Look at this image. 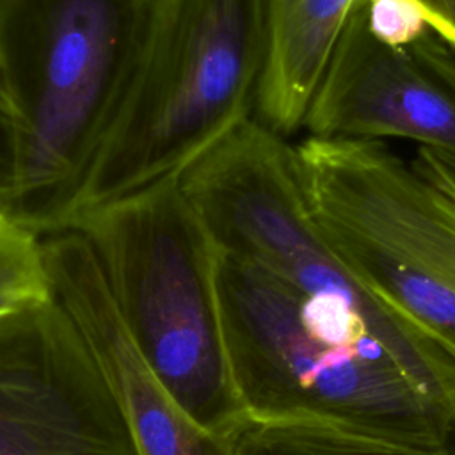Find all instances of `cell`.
<instances>
[{
	"label": "cell",
	"instance_id": "1",
	"mask_svg": "<svg viewBox=\"0 0 455 455\" xmlns=\"http://www.w3.org/2000/svg\"><path fill=\"white\" fill-rule=\"evenodd\" d=\"M217 295L249 419H329L455 455V418L352 311L220 252Z\"/></svg>",
	"mask_w": 455,
	"mask_h": 455
},
{
	"label": "cell",
	"instance_id": "2",
	"mask_svg": "<svg viewBox=\"0 0 455 455\" xmlns=\"http://www.w3.org/2000/svg\"><path fill=\"white\" fill-rule=\"evenodd\" d=\"M156 0H0V76L21 139L11 215L64 231L124 105Z\"/></svg>",
	"mask_w": 455,
	"mask_h": 455
},
{
	"label": "cell",
	"instance_id": "3",
	"mask_svg": "<svg viewBox=\"0 0 455 455\" xmlns=\"http://www.w3.org/2000/svg\"><path fill=\"white\" fill-rule=\"evenodd\" d=\"M135 347L181 409L231 439L247 419L224 341L219 251L180 178L78 213Z\"/></svg>",
	"mask_w": 455,
	"mask_h": 455
},
{
	"label": "cell",
	"instance_id": "4",
	"mask_svg": "<svg viewBox=\"0 0 455 455\" xmlns=\"http://www.w3.org/2000/svg\"><path fill=\"white\" fill-rule=\"evenodd\" d=\"M265 53L267 0H156L139 68L76 215L180 178L249 121Z\"/></svg>",
	"mask_w": 455,
	"mask_h": 455
},
{
	"label": "cell",
	"instance_id": "5",
	"mask_svg": "<svg viewBox=\"0 0 455 455\" xmlns=\"http://www.w3.org/2000/svg\"><path fill=\"white\" fill-rule=\"evenodd\" d=\"M180 187L220 254L352 311L411 380L455 418V354L370 290L331 249L309 213L295 148L283 135L249 119L192 164Z\"/></svg>",
	"mask_w": 455,
	"mask_h": 455
},
{
	"label": "cell",
	"instance_id": "6",
	"mask_svg": "<svg viewBox=\"0 0 455 455\" xmlns=\"http://www.w3.org/2000/svg\"><path fill=\"white\" fill-rule=\"evenodd\" d=\"M293 148L331 249L455 354V199L380 140L306 137Z\"/></svg>",
	"mask_w": 455,
	"mask_h": 455
},
{
	"label": "cell",
	"instance_id": "7",
	"mask_svg": "<svg viewBox=\"0 0 455 455\" xmlns=\"http://www.w3.org/2000/svg\"><path fill=\"white\" fill-rule=\"evenodd\" d=\"M0 455H137L96 359L55 299L0 318Z\"/></svg>",
	"mask_w": 455,
	"mask_h": 455
},
{
	"label": "cell",
	"instance_id": "8",
	"mask_svg": "<svg viewBox=\"0 0 455 455\" xmlns=\"http://www.w3.org/2000/svg\"><path fill=\"white\" fill-rule=\"evenodd\" d=\"M302 126L307 137H395L455 155V57L434 32L380 41L357 2Z\"/></svg>",
	"mask_w": 455,
	"mask_h": 455
},
{
	"label": "cell",
	"instance_id": "9",
	"mask_svg": "<svg viewBox=\"0 0 455 455\" xmlns=\"http://www.w3.org/2000/svg\"><path fill=\"white\" fill-rule=\"evenodd\" d=\"M43 245L53 299L96 359L137 455H235L231 439L199 427L146 363L85 236L64 229L43 236Z\"/></svg>",
	"mask_w": 455,
	"mask_h": 455
},
{
	"label": "cell",
	"instance_id": "10",
	"mask_svg": "<svg viewBox=\"0 0 455 455\" xmlns=\"http://www.w3.org/2000/svg\"><path fill=\"white\" fill-rule=\"evenodd\" d=\"M357 0H267L259 121L279 135L304 124Z\"/></svg>",
	"mask_w": 455,
	"mask_h": 455
},
{
	"label": "cell",
	"instance_id": "11",
	"mask_svg": "<svg viewBox=\"0 0 455 455\" xmlns=\"http://www.w3.org/2000/svg\"><path fill=\"white\" fill-rule=\"evenodd\" d=\"M231 444L235 455H453L318 418H247Z\"/></svg>",
	"mask_w": 455,
	"mask_h": 455
},
{
	"label": "cell",
	"instance_id": "12",
	"mask_svg": "<svg viewBox=\"0 0 455 455\" xmlns=\"http://www.w3.org/2000/svg\"><path fill=\"white\" fill-rule=\"evenodd\" d=\"M53 300L43 236L0 213V318Z\"/></svg>",
	"mask_w": 455,
	"mask_h": 455
},
{
	"label": "cell",
	"instance_id": "13",
	"mask_svg": "<svg viewBox=\"0 0 455 455\" xmlns=\"http://www.w3.org/2000/svg\"><path fill=\"white\" fill-rule=\"evenodd\" d=\"M359 4L368 28L384 43L407 44L432 32L414 0H359Z\"/></svg>",
	"mask_w": 455,
	"mask_h": 455
},
{
	"label": "cell",
	"instance_id": "14",
	"mask_svg": "<svg viewBox=\"0 0 455 455\" xmlns=\"http://www.w3.org/2000/svg\"><path fill=\"white\" fill-rule=\"evenodd\" d=\"M21 187V139L9 94L0 76V213L12 212Z\"/></svg>",
	"mask_w": 455,
	"mask_h": 455
},
{
	"label": "cell",
	"instance_id": "15",
	"mask_svg": "<svg viewBox=\"0 0 455 455\" xmlns=\"http://www.w3.org/2000/svg\"><path fill=\"white\" fill-rule=\"evenodd\" d=\"M411 162L423 176H427L430 181H434L439 188H443L455 199V155L428 148H418L416 156Z\"/></svg>",
	"mask_w": 455,
	"mask_h": 455
},
{
	"label": "cell",
	"instance_id": "16",
	"mask_svg": "<svg viewBox=\"0 0 455 455\" xmlns=\"http://www.w3.org/2000/svg\"><path fill=\"white\" fill-rule=\"evenodd\" d=\"M428 28L455 48V0H414Z\"/></svg>",
	"mask_w": 455,
	"mask_h": 455
},
{
	"label": "cell",
	"instance_id": "17",
	"mask_svg": "<svg viewBox=\"0 0 455 455\" xmlns=\"http://www.w3.org/2000/svg\"><path fill=\"white\" fill-rule=\"evenodd\" d=\"M357 2H359V0H357Z\"/></svg>",
	"mask_w": 455,
	"mask_h": 455
}]
</instances>
